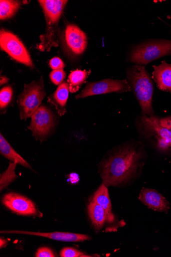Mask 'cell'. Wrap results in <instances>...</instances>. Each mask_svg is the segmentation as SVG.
<instances>
[{"instance_id": "obj_22", "label": "cell", "mask_w": 171, "mask_h": 257, "mask_svg": "<svg viewBox=\"0 0 171 257\" xmlns=\"http://www.w3.org/2000/svg\"><path fill=\"white\" fill-rule=\"evenodd\" d=\"M13 88L7 86L1 89L0 91V108L2 110L6 109L12 101L13 98Z\"/></svg>"}, {"instance_id": "obj_10", "label": "cell", "mask_w": 171, "mask_h": 257, "mask_svg": "<svg viewBox=\"0 0 171 257\" xmlns=\"http://www.w3.org/2000/svg\"><path fill=\"white\" fill-rule=\"evenodd\" d=\"M141 122L144 133L155 138L160 149L171 148V132L160 125L158 118L144 115Z\"/></svg>"}, {"instance_id": "obj_11", "label": "cell", "mask_w": 171, "mask_h": 257, "mask_svg": "<svg viewBox=\"0 0 171 257\" xmlns=\"http://www.w3.org/2000/svg\"><path fill=\"white\" fill-rule=\"evenodd\" d=\"M3 204L13 212L23 216H37L36 205L30 199L15 193L4 196Z\"/></svg>"}, {"instance_id": "obj_8", "label": "cell", "mask_w": 171, "mask_h": 257, "mask_svg": "<svg viewBox=\"0 0 171 257\" xmlns=\"http://www.w3.org/2000/svg\"><path fill=\"white\" fill-rule=\"evenodd\" d=\"M32 121L28 128L32 131L37 140L43 141L52 132L56 117L52 110L45 105L41 106L32 115Z\"/></svg>"}, {"instance_id": "obj_13", "label": "cell", "mask_w": 171, "mask_h": 257, "mask_svg": "<svg viewBox=\"0 0 171 257\" xmlns=\"http://www.w3.org/2000/svg\"><path fill=\"white\" fill-rule=\"evenodd\" d=\"M139 200L146 206L155 211L167 213L169 208L166 199L157 191L150 189H143L139 195Z\"/></svg>"}, {"instance_id": "obj_17", "label": "cell", "mask_w": 171, "mask_h": 257, "mask_svg": "<svg viewBox=\"0 0 171 257\" xmlns=\"http://www.w3.org/2000/svg\"><path fill=\"white\" fill-rule=\"evenodd\" d=\"M0 152L12 162L33 170L29 163L15 151L2 134L0 135Z\"/></svg>"}, {"instance_id": "obj_19", "label": "cell", "mask_w": 171, "mask_h": 257, "mask_svg": "<svg viewBox=\"0 0 171 257\" xmlns=\"http://www.w3.org/2000/svg\"><path fill=\"white\" fill-rule=\"evenodd\" d=\"M90 72L77 69L72 71L68 76V83L69 91L71 93L77 92L88 78Z\"/></svg>"}, {"instance_id": "obj_5", "label": "cell", "mask_w": 171, "mask_h": 257, "mask_svg": "<svg viewBox=\"0 0 171 257\" xmlns=\"http://www.w3.org/2000/svg\"><path fill=\"white\" fill-rule=\"evenodd\" d=\"M168 55H171V41L156 40L138 46L132 52L130 60L138 65H146Z\"/></svg>"}, {"instance_id": "obj_14", "label": "cell", "mask_w": 171, "mask_h": 257, "mask_svg": "<svg viewBox=\"0 0 171 257\" xmlns=\"http://www.w3.org/2000/svg\"><path fill=\"white\" fill-rule=\"evenodd\" d=\"M153 67V78L157 87L161 90L171 92V65L163 61Z\"/></svg>"}, {"instance_id": "obj_29", "label": "cell", "mask_w": 171, "mask_h": 257, "mask_svg": "<svg viewBox=\"0 0 171 257\" xmlns=\"http://www.w3.org/2000/svg\"><path fill=\"white\" fill-rule=\"evenodd\" d=\"M9 81V79L6 76L1 77V85L7 84Z\"/></svg>"}, {"instance_id": "obj_20", "label": "cell", "mask_w": 171, "mask_h": 257, "mask_svg": "<svg viewBox=\"0 0 171 257\" xmlns=\"http://www.w3.org/2000/svg\"><path fill=\"white\" fill-rule=\"evenodd\" d=\"M21 6L19 1L1 0L0 1V19L5 20L12 18Z\"/></svg>"}, {"instance_id": "obj_28", "label": "cell", "mask_w": 171, "mask_h": 257, "mask_svg": "<svg viewBox=\"0 0 171 257\" xmlns=\"http://www.w3.org/2000/svg\"><path fill=\"white\" fill-rule=\"evenodd\" d=\"M8 243V242L6 239H3L2 238L0 239V247H1V248L6 247Z\"/></svg>"}, {"instance_id": "obj_24", "label": "cell", "mask_w": 171, "mask_h": 257, "mask_svg": "<svg viewBox=\"0 0 171 257\" xmlns=\"http://www.w3.org/2000/svg\"><path fill=\"white\" fill-rule=\"evenodd\" d=\"M84 253L72 247H65L60 251V256L61 257H79L83 256Z\"/></svg>"}, {"instance_id": "obj_26", "label": "cell", "mask_w": 171, "mask_h": 257, "mask_svg": "<svg viewBox=\"0 0 171 257\" xmlns=\"http://www.w3.org/2000/svg\"><path fill=\"white\" fill-rule=\"evenodd\" d=\"M50 65L54 71L63 69L65 66L63 61L59 57H55L52 59L50 62Z\"/></svg>"}, {"instance_id": "obj_3", "label": "cell", "mask_w": 171, "mask_h": 257, "mask_svg": "<svg viewBox=\"0 0 171 257\" xmlns=\"http://www.w3.org/2000/svg\"><path fill=\"white\" fill-rule=\"evenodd\" d=\"M128 78L139 102L142 113L145 116H153L152 107L153 85L144 67L136 65L128 71Z\"/></svg>"}, {"instance_id": "obj_2", "label": "cell", "mask_w": 171, "mask_h": 257, "mask_svg": "<svg viewBox=\"0 0 171 257\" xmlns=\"http://www.w3.org/2000/svg\"><path fill=\"white\" fill-rule=\"evenodd\" d=\"M43 10L46 21L44 35L40 36V43L37 49L42 52H50L52 47H58V25L68 3L64 0H41L39 1Z\"/></svg>"}, {"instance_id": "obj_9", "label": "cell", "mask_w": 171, "mask_h": 257, "mask_svg": "<svg viewBox=\"0 0 171 257\" xmlns=\"http://www.w3.org/2000/svg\"><path fill=\"white\" fill-rule=\"evenodd\" d=\"M131 90L130 85L126 80L105 79L88 84L82 91L76 96V99L84 98L112 92H127Z\"/></svg>"}, {"instance_id": "obj_12", "label": "cell", "mask_w": 171, "mask_h": 257, "mask_svg": "<svg viewBox=\"0 0 171 257\" xmlns=\"http://www.w3.org/2000/svg\"><path fill=\"white\" fill-rule=\"evenodd\" d=\"M1 233H18V234H25L40 236L64 242H83L91 239V238L87 235L66 232L56 231L53 232H39L27 231L9 230L2 231Z\"/></svg>"}, {"instance_id": "obj_7", "label": "cell", "mask_w": 171, "mask_h": 257, "mask_svg": "<svg viewBox=\"0 0 171 257\" xmlns=\"http://www.w3.org/2000/svg\"><path fill=\"white\" fill-rule=\"evenodd\" d=\"M62 45L65 52L72 57L82 55L87 45L86 34L78 26L69 24L63 31Z\"/></svg>"}, {"instance_id": "obj_21", "label": "cell", "mask_w": 171, "mask_h": 257, "mask_svg": "<svg viewBox=\"0 0 171 257\" xmlns=\"http://www.w3.org/2000/svg\"><path fill=\"white\" fill-rule=\"evenodd\" d=\"M17 164L18 163L16 162H10L8 170L5 173L1 174V179H0L1 191L7 188L11 183L17 178L15 173V170Z\"/></svg>"}, {"instance_id": "obj_25", "label": "cell", "mask_w": 171, "mask_h": 257, "mask_svg": "<svg viewBox=\"0 0 171 257\" xmlns=\"http://www.w3.org/2000/svg\"><path fill=\"white\" fill-rule=\"evenodd\" d=\"M36 257H55L56 256L53 251L46 247H40L36 253Z\"/></svg>"}, {"instance_id": "obj_15", "label": "cell", "mask_w": 171, "mask_h": 257, "mask_svg": "<svg viewBox=\"0 0 171 257\" xmlns=\"http://www.w3.org/2000/svg\"><path fill=\"white\" fill-rule=\"evenodd\" d=\"M69 84L63 82L58 86L56 91L48 97V102L55 106L61 116L66 112V105L69 96Z\"/></svg>"}, {"instance_id": "obj_4", "label": "cell", "mask_w": 171, "mask_h": 257, "mask_svg": "<svg viewBox=\"0 0 171 257\" xmlns=\"http://www.w3.org/2000/svg\"><path fill=\"white\" fill-rule=\"evenodd\" d=\"M46 96L42 77L30 84H24L23 91L18 96L17 103L20 110V118L26 120L41 106Z\"/></svg>"}, {"instance_id": "obj_18", "label": "cell", "mask_w": 171, "mask_h": 257, "mask_svg": "<svg viewBox=\"0 0 171 257\" xmlns=\"http://www.w3.org/2000/svg\"><path fill=\"white\" fill-rule=\"evenodd\" d=\"M89 217L97 229L103 227L107 219V215L105 209L99 204L92 201L88 208Z\"/></svg>"}, {"instance_id": "obj_6", "label": "cell", "mask_w": 171, "mask_h": 257, "mask_svg": "<svg viewBox=\"0 0 171 257\" xmlns=\"http://www.w3.org/2000/svg\"><path fill=\"white\" fill-rule=\"evenodd\" d=\"M0 47L13 59L31 68L34 65L30 55L20 39L15 35L5 30L0 32Z\"/></svg>"}, {"instance_id": "obj_16", "label": "cell", "mask_w": 171, "mask_h": 257, "mask_svg": "<svg viewBox=\"0 0 171 257\" xmlns=\"http://www.w3.org/2000/svg\"><path fill=\"white\" fill-rule=\"evenodd\" d=\"M92 201L101 205L107 215V220L112 222L114 221V215L112 212V205L107 186L103 183L95 193Z\"/></svg>"}, {"instance_id": "obj_1", "label": "cell", "mask_w": 171, "mask_h": 257, "mask_svg": "<svg viewBox=\"0 0 171 257\" xmlns=\"http://www.w3.org/2000/svg\"><path fill=\"white\" fill-rule=\"evenodd\" d=\"M142 154L132 146L115 151L102 163L103 183L106 186H115L129 180L137 171Z\"/></svg>"}, {"instance_id": "obj_23", "label": "cell", "mask_w": 171, "mask_h": 257, "mask_svg": "<svg viewBox=\"0 0 171 257\" xmlns=\"http://www.w3.org/2000/svg\"><path fill=\"white\" fill-rule=\"evenodd\" d=\"M66 75L63 69L55 70L51 73L50 78L54 84L58 85L63 82Z\"/></svg>"}, {"instance_id": "obj_27", "label": "cell", "mask_w": 171, "mask_h": 257, "mask_svg": "<svg viewBox=\"0 0 171 257\" xmlns=\"http://www.w3.org/2000/svg\"><path fill=\"white\" fill-rule=\"evenodd\" d=\"M160 125L171 132V116L163 118H158Z\"/></svg>"}]
</instances>
